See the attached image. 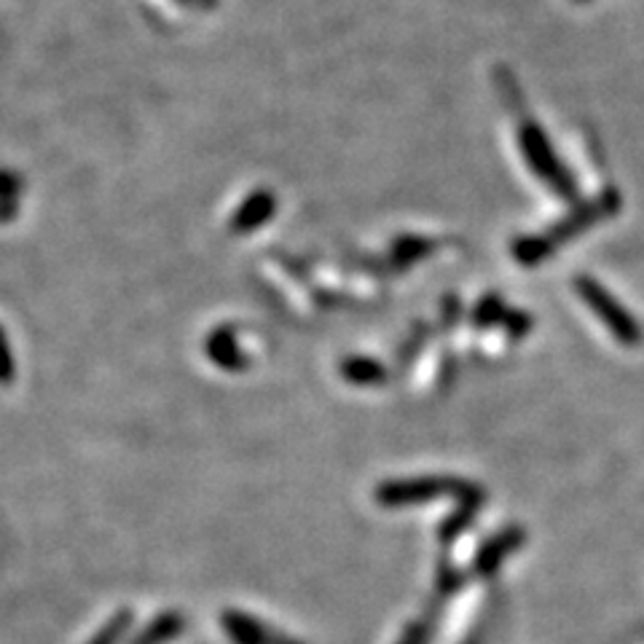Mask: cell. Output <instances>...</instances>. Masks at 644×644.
<instances>
[{
    "label": "cell",
    "mask_w": 644,
    "mask_h": 644,
    "mask_svg": "<svg viewBox=\"0 0 644 644\" xmlns=\"http://www.w3.org/2000/svg\"><path fill=\"white\" fill-rule=\"evenodd\" d=\"M473 492H479V486L462 479H451V475H419V479L381 483L376 488V503L384 505V508H405V505L435 503V499L446 497L464 499Z\"/></svg>",
    "instance_id": "6da1fadb"
},
{
    "label": "cell",
    "mask_w": 644,
    "mask_h": 644,
    "mask_svg": "<svg viewBox=\"0 0 644 644\" xmlns=\"http://www.w3.org/2000/svg\"><path fill=\"white\" fill-rule=\"evenodd\" d=\"M577 288H580V294H583V298H586L588 307L599 314V320L610 327V333L618 338L620 344H625V347H634V344H640V338H642L640 325H636L634 318H631V314L620 307L616 298L607 294V290H601L599 285L590 283V279H580V283H577Z\"/></svg>",
    "instance_id": "7a4b0ae2"
},
{
    "label": "cell",
    "mask_w": 644,
    "mask_h": 644,
    "mask_svg": "<svg viewBox=\"0 0 644 644\" xmlns=\"http://www.w3.org/2000/svg\"><path fill=\"white\" fill-rule=\"evenodd\" d=\"M524 540H527V532H524L521 527H508L499 534L488 537V540L479 548V553H475V562H473L475 575L479 577L494 575V572L503 566L505 559L524 545Z\"/></svg>",
    "instance_id": "3957f363"
},
{
    "label": "cell",
    "mask_w": 644,
    "mask_h": 644,
    "mask_svg": "<svg viewBox=\"0 0 644 644\" xmlns=\"http://www.w3.org/2000/svg\"><path fill=\"white\" fill-rule=\"evenodd\" d=\"M223 629L234 644H307L283 634V631L268 629L264 620H255L244 612H226Z\"/></svg>",
    "instance_id": "277c9868"
},
{
    "label": "cell",
    "mask_w": 644,
    "mask_h": 644,
    "mask_svg": "<svg viewBox=\"0 0 644 644\" xmlns=\"http://www.w3.org/2000/svg\"><path fill=\"white\" fill-rule=\"evenodd\" d=\"M481 505H483V492L479 488V492H473V494H470V497L462 499V505H459L455 516L446 518L444 527H440V540L451 542V540H457V537L462 534L464 529L473 527L475 513H479Z\"/></svg>",
    "instance_id": "5b68a950"
},
{
    "label": "cell",
    "mask_w": 644,
    "mask_h": 644,
    "mask_svg": "<svg viewBox=\"0 0 644 644\" xmlns=\"http://www.w3.org/2000/svg\"><path fill=\"white\" fill-rule=\"evenodd\" d=\"M342 376L352 384L368 387V384H381L387 379L384 366H379L376 360H368V357H352V360L342 363Z\"/></svg>",
    "instance_id": "8992f818"
},
{
    "label": "cell",
    "mask_w": 644,
    "mask_h": 644,
    "mask_svg": "<svg viewBox=\"0 0 644 644\" xmlns=\"http://www.w3.org/2000/svg\"><path fill=\"white\" fill-rule=\"evenodd\" d=\"M459 586H462V577H459V572L449 570V566H440V572H438L440 594H455Z\"/></svg>",
    "instance_id": "52a82bcc"
},
{
    "label": "cell",
    "mask_w": 644,
    "mask_h": 644,
    "mask_svg": "<svg viewBox=\"0 0 644 644\" xmlns=\"http://www.w3.org/2000/svg\"><path fill=\"white\" fill-rule=\"evenodd\" d=\"M427 634H429L427 623H425V620H419V623H414V625H411V629H405L403 640L398 642V644H425L427 642Z\"/></svg>",
    "instance_id": "ba28073f"
}]
</instances>
